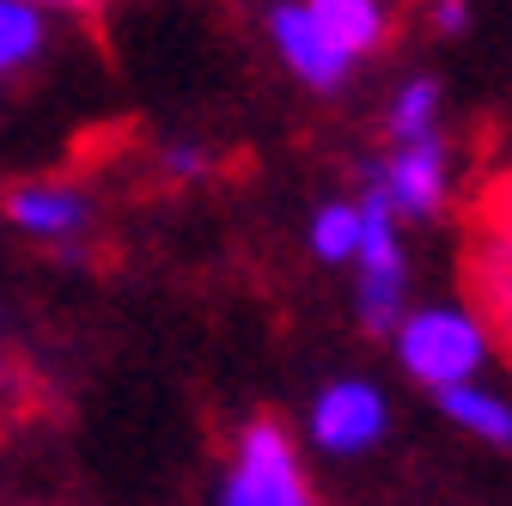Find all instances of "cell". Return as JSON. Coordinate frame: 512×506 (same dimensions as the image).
<instances>
[{
    "mask_svg": "<svg viewBox=\"0 0 512 506\" xmlns=\"http://www.w3.org/2000/svg\"><path fill=\"white\" fill-rule=\"evenodd\" d=\"M464 293L488 348L512 360V177H494L464 226Z\"/></svg>",
    "mask_w": 512,
    "mask_h": 506,
    "instance_id": "cell-1",
    "label": "cell"
},
{
    "mask_svg": "<svg viewBox=\"0 0 512 506\" xmlns=\"http://www.w3.org/2000/svg\"><path fill=\"white\" fill-rule=\"evenodd\" d=\"M488 330L470 318L464 305H409L397 324V360L415 385L433 391H458L476 385V372L488 360Z\"/></svg>",
    "mask_w": 512,
    "mask_h": 506,
    "instance_id": "cell-2",
    "label": "cell"
},
{
    "mask_svg": "<svg viewBox=\"0 0 512 506\" xmlns=\"http://www.w3.org/2000/svg\"><path fill=\"white\" fill-rule=\"evenodd\" d=\"M220 506H311L305 464L281 421H250L238 433L232 470L220 476Z\"/></svg>",
    "mask_w": 512,
    "mask_h": 506,
    "instance_id": "cell-3",
    "label": "cell"
},
{
    "mask_svg": "<svg viewBox=\"0 0 512 506\" xmlns=\"http://www.w3.org/2000/svg\"><path fill=\"white\" fill-rule=\"evenodd\" d=\"M360 324L366 330H397L403 324V293H409V263H403V220L391 202L372 196L360 202Z\"/></svg>",
    "mask_w": 512,
    "mask_h": 506,
    "instance_id": "cell-4",
    "label": "cell"
},
{
    "mask_svg": "<svg viewBox=\"0 0 512 506\" xmlns=\"http://www.w3.org/2000/svg\"><path fill=\"white\" fill-rule=\"evenodd\" d=\"M384 427H391V409H384L378 385H366V378H336L311 403V439L330 458H354V452L378 446Z\"/></svg>",
    "mask_w": 512,
    "mask_h": 506,
    "instance_id": "cell-5",
    "label": "cell"
},
{
    "mask_svg": "<svg viewBox=\"0 0 512 506\" xmlns=\"http://www.w3.org/2000/svg\"><path fill=\"white\" fill-rule=\"evenodd\" d=\"M378 196L391 202V214L397 220H427V214H439V202H445V189H452V165H445V141L433 135V141H415V147H397L391 159H384V171H378Z\"/></svg>",
    "mask_w": 512,
    "mask_h": 506,
    "instance_id": "cell-6",
    "label": "cell"
},
{
    "mask_svg": "<svg viewBox=\"0 0 512 506\" xmlns=\"http://www.w3.org/2000/svg\"><path fill=\"white\" fill-rule=\"evenodd\" d=\"M269 37H275L281 61H287V68H293L311 92H336V86L348 80V68H354V61H348L342 49H330V37L311 25L305 0H287V7L269 13Z\"/></svg>",
    "mask_w": 512,
    "mask_h": 506,
    "instance_id": "cell-7",
    "label": "cell"
},
{
    "mask_svg": "<svg viewBox=\"0 0 512 506\" xmlns=\"http://www.w3.org/2000/svg\"><path fill=\"white\" fill-rule=\"evenodd\" d=\"M7 214H13V226L19 232H31V238H74L80 226H86V196L80 189H61V183H25V189H13L7 196Z\"/></svg>",
    "mask_w": 512,
    "mask_h": 506,
    "instance_id": "cell-8",
    "label": "cell"
},
{
    "mask_svg": "<svg viewBox=\"0 0 512 506\" xmlns=\"http://www.w3.org/2000/svg\"><path fill=\"white\" fill-rule=\"evenodd\" d=\"M305 13L330 37V49H342L348 61L384 43V0H305Z\"/></svg>",
    "mask_w": 512,
    "mask_h": 506,
    "instance_id": "cell-9",
    "label": "cell"
},
{
    "mask_svg": "<svg viewBox=\"0 0 512 506\" xmlns=\"http://www.w3.org/2000/svg\"><path fill=\"white\" fill-rule=\"evenodd\" d=\"M439 415L452 427H464V433H476V439H488V446H512V403L482 391V385L439 391Z\"/></svg>",
    "mask_w": 512,
    "mask_h": 506,
    "instance_id": "cell-10",
    "label": "cell"
},
{
    "mask_svg": "<svg viewBox=\"0 0 512 506\" xmlns=\"http://www.w3.org/2000/svg\"><path fill=\"white\" fill-rule=\"evenodd\" d=\"M433 122H439V80H409L397 98H391V141L397 147H415V141H433Z\"/></svg>",
    "mask_w": 512,
    "mask_h": 506,
    "instance_id": "cell-11",
    "label": "cell"
},
{
    "mask_svg": "<svg viewBox=\"0 0 512 506\" xmlns=\"http://www.w3.org/2000/svg\"><path fill=\"white\" fill-rule=\"evenodd\" d=\"M311 250L324 263H354L360 257V202H324V208H317Z\"/></svg>",
    "mask_w": 512,
    "mask_h": 506,
    "instance_id": "cell-12",
    "label": "cell"
},
{
    "mask_svg": "<svg viewBox=\"0 0 512 506\" xmlns=\"http://www.w3.org/2000/svg\"><path fill=\"white\" fill-rule=\"evenodd\" d=\"M43 43V13L25 0H0V74H13L19 61H31Z\"/></svg>",
    "mask_w": 512,
    "mask_h": 506,
    "instance_id": "cell-13",
    "label": "cell"
},
{
    "mask_svg": "<svg viewBox=\"0 0 512 506\" xmlns=\"http://www.w3.org/2000/svg\"><path fill=\"white\" fill-rule=\"evenodd\" d=\"M433 25H439L445 37H458V31L470 25V7H464V0H433Z\"/></svg>",
    "mask_w": 512,
    "mask_h": 506,
    "instance_id": "cell-14",
    "label": "cell"
},
{
    "mask_svg": "<svg viewBox=\"0 0 512 506\" xmlns=\"http://www.w3.org/2000/svg\"><path fill=\"white\" fill-rule=\"evenodd\" d=\"M165 165H171L177 177H202V171H208V153H202V147H165Z\"/></svg>",
    "mask_w": 512,
    "mask_h": 506,
    "instance_id": "cell-15",
    "label": "cell"
},
{
    "mask_svg": "<svg viewBox=\"0 0 512 506\" xmlns=\"http://www.w3.org/2000/svg\"><path fill=\"white\" fill-rule=\"evenodd\" d=\"M25 7H92V0H25Z\"/></svg>",
    "mask_w": 512,
    "mask_h": 506,
    "instance_id": "cell-16",
    "label": "cell"
}]
</instances>
